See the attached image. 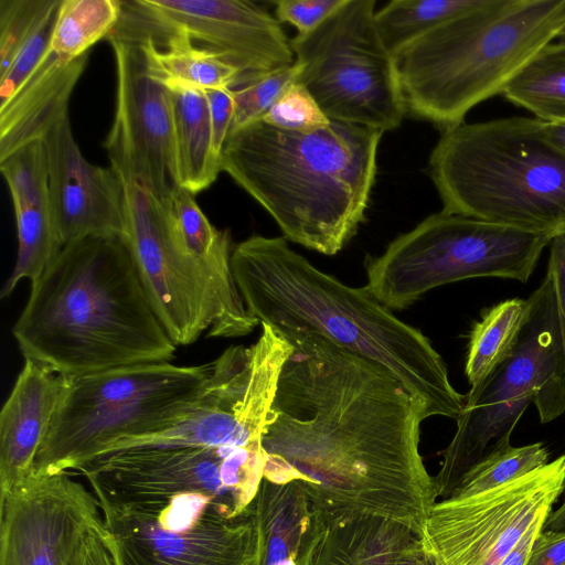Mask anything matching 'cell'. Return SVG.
Here are the masks:
<instances>
[{
  "label": "cell",
  "mask_w": 565,
  "mask_h": 565,
  "mask_svg": "<svg viewBox=\"0 0 565 565\" xmlns=\"http://www.w3.org/2000/svg\"><path fill=\"white\" fill-rule=\"evenodd\" d=\"M88 63V53L65 61L50 50L17 94L0 106V159L40 140L68 114L72 93Z\"/></svg>",
  "instance_id": "23"
},
{
  "label": "cell",
  "mask_w": 565,
  "mask_h": 565,
  "mask_svg": "<svg viewBox=\"0 0 565 565\" xmlns=\"http://www.w3.org/2000/svg\"><path fill=\"white\" fill-rule=\"evenodd\" d=\"M501 94L542 121L565 119V41L545 45Z\"/></svg>",
  "instance_id": "28"
},
{
  "label": "cell",
  "mask_w": 565,
  "mask_h": 565,
  "mask_svg": "<svg viewBox=\"0 0 565 565\" xmlns=\"http://www.w3.org/2000/svg\"><path fill=\"white\" fill-rule=\"evenodd\" d=\"M543 529L555 531L565 530V497L559 508L551 512Z\"/></svg>",
  "instance_id": "44"
},
{
  "label": "cell",
  "mask_w": 565,
  "mask_h": 565,
  "mask_svg": "<svg viewBox=\"0 0 565 565\" xmlns=\"http://www.w3.org/2000/svg\"><path fill=\"white\" fill-rule=\"evenodd\" d=\"M61 0H0V76Z\"/></svg>",
  "instance_id": "33"
},
{
  "label": "cell",
  "mask_w": 565,
  "mask_h": 565,
  "mask_svg": "<svg viewBox=\"0 0 565 565\" xmlns=\"http://www.w3.org/2000/svg\"><path fill=\"white\" fill-rule=\"evenodd\" d=\"M382 135L333 120L310 132L258 120L228 134L222 171L269 213L286 239L334 255L365 221Z\"/></svg>",
  "instance_id": "4"
},
{
  "label": "cell",
  "mask_w": 565,
  "mask_h": 565,
  "mask_svg": "<svg viewBox=\"0 0 565 565\" xmlns=\"http://www.w3.org/2000/svg\"><path fill=\"white\" fill-rule=\"evenodd\" d=\"M61 3L62 0L23 44L8 71L0 76V106L17 94L49 51Z\"/></svg>",
  "instance_id": "35"
},
{
  "label": "cell",
  "mask_w": 565,
  "mask_h": 565,
  "mask_svg": "<svg viewBox=\"0 0 565 565\" xmlns=\"http://www.w3.org/2000/svg\"><path fill=\"white\" fill-rule=\"evenodd\" d=\"M120 17V0H62L49 50L73 61L107 38Z\"/></svg>",
  "instance_id": "29"
},
{
  "label": "cell",
  "mask_w": 565,
  "mask_h": 565,
  "mask_svg": "<svg viewBox=\"0 0 565 565\" xmlns=\"http://www.w3.org/2000/svg\"><path fill=\"white\" fill-rule=\"evenodd\" d=\"M526 323L512 353L465 395L456 433L434 477L438 498H449L462 477L512 431L533 403L541 423L565 412V356L551 276L527 297Z\"/></svg>",
  "instance_id": "8"
},
{
  "label": "cell",
  "mask_w": 565,
  "mask_h": 565,
  "mask_svg": "<svg viewBox=\"0 0 565 565\" xmlns=\"http://www.w3.org/2000/svg\"><path fill=\"white\" fill-rule=\"evenodd\" d=\"M203 92L209 105L214 148L222 157V149L230 134L234 115L232 89L217 88Z\"/></svg>",
  "instance_id": "37"
},
{
  "label": "cell",
  "mask_w": 565,
  "mask_h": 565,
  "mask_svg": "<svg viewBox=\"0 0 565 565\" xmlns=\"http://www.w3.org/2000/svg\"><path fill=\"white\" fill-rule=\"evenodd\" d=\"M128 40L140 42L150 75L167 88H233L239 77L235 66L183 34Z\"/></svg>",
  "instance_id": "26"
},
{
  "label": "cell",
  "mask_w": 565,
  "mask_h": 565,
  "mask_svg": "<svg viewBox=\"0 0 565 565\" xmlns=\"http://www.w3.org/2000/svg\"><path fill=\"white\" fill-rule=\"evenodd\" d=\"M262 444L239 447L148 446L98 457L81 468L96 499L138 508L183 493L212 497L236 518L264 478Z\"/></svg>",
  "instance_id": "11"
},
{
  "label": "cell",
  "mask_w": 565,
  "mask_h": 565,
  "mask_svg": "<svg viewBox=\"0 0 565 565\" xmlns=\"http://www.w3.org/2000/svg\"><path fill=\"white\" fill-rule=\"evenodd\" d=\"M232 269L249 315L281 333L311 332L395 376L425 419H457L465 395L429 339L398 319L369 288L350 287L315 267L285 237L253 235L234 245Z\"/></svg>",
  "instance_id": "2"
},
{
  "label": "cell",
  "mask_w": 565,
  "mask_h": 565,
  "mask_svg": "<svg viewBox=\"0 0 565 565\" xmlns=\"http://www.w3.org/2000/svg\"><path fill=\"white\" fill-rule=\"evenodd\" d=\"M301 72L298 62L274 71L243 86L231 88L234 115L231 131L262 120Z\"/></svg>",
  "instance_id": "32"
},
{
  "label": "cell",
  "mask_w": 565,
  "mask_h": 565,
  "mask_svg": "<svg viewBox=\"0 0 565 565\" xmlns=\"http://www.w3.org/2000/svg\"><path fill=\"white\" fill-rule=\"evenodd\" d=\"M344 0H279L275 1V17L307 34L327 20Z\"/></svg>",
  "instance_id": "36"
},
{
  "label": "cell",
  "mask_w": 565,
  "mask_h": 565,
  "mask_svg": "<svg viewBox=\"0 0 565 565\" xmlns=\"http://www.w3.org/2000/svg\"><path fill=\"white\" fill-rule=\"evenodd\" d=\"M211 363H142L66 377L33 475L68 472L114 444L159 433L192 406Z\"/></svg>",
  "instance_id": "7"
},
{
  "label": "cell",
  "mask_w": 565,
  "mask_h": 565,
  "mask_svg": "<svg viewBox=\"0 0 565 565\" xmlns=\"http://www.w3.org/2000/svg\"><path fill=\"white\" fill-rule=\"evenodd\" d=\"M0 170L11 194L18 254L1 298L22 280L34 282L63 248L52 214L42 139L29 142L0 159Z\"/></svg>",
  "instance_id": "20"
},
{
  "label": "cell",
  "mask_w": 565,
  "mask_h": 565,
  "mask_svg": "<svg viewBox=\"0 0 565 565\" xmlns=\"http://www.w3.org/2000/svg\"><path fill=\"white\" fill-rule=\"evenodd\" d=\"M525 565H565V530H542Z\"/></svg>",
  "instance_id": "39"
},
{
  "label": "cell",
  "mask_w": 565,
  "mask_h": 565,
  "mask_svg": "<svg viewBox=\"0 0 565 565\" xmlns=\"http://www.w3.org/2000/svg\"><path fill=\"white\" fill-rule=\"evenodd\" d=\"M556 41H565V26L562 29V31L558 33Z\"/></svg>",
  "instance_id": "45"
},
{
  "label": "cell",
  "mask_w": 565,
  "mask_h": 565,
  "mask_svg": "<svg viewBox=\"0 0 565 565\" xmlns=\"http://www.w3.org/2000/svg\"><path fill=\"white\" fill-rule=\"evenodd\" d=\"M180 33L235 66L243 86L296 62L280 22L259 4L237 0L121 1L110 35L124 39Z\"/></svg>",
  "instance_id": "13"
},
{
  "label": "cell",
  "mask_w": 565,
  "mask_h": 565,
  "mask_svg": "<svg viewBox=\"0 0 565 565\" xmlns=\"http://www.w3.org/2000/svg\"><path fill=\"white\" fill-rule=\"evenodd\" d=\"M82 565H119L113 537L107 531H98Z\"/></svg>",
  "instance_id": "40"
},
{
  "label": "cell",
  "mask_w": 565,
  "mask_h": 565,
  "mask_svg": "<svg viewBox=\"0 0 565 565\" xmlns=\"http://www.w3.org/2000/svg\"><path fill=\"white\" fill-rule=\"evenodd\" d=\"M374 0H344L327 20L290 40L297 82L333 121L382 132L406 114L393 54L375 24Z\"/></svg>",
  "instance_id": "10"
},
{
  "label": "cell",
  "mask_w": 565,
  "mask_h": 565,
  "mask_svg": "<svg viewBox=\"0 0 565 565\" xmlns=\"http://www.w3.org/2000/svg\"><path fill=\"white\" fill-rule=\"evenodd\" d=\"M546 519L547 518L537 519L498 565H525L533 543L543 530Z\"/></svg>",
  "instance_id": "41"
},
{
  "label": "cell",
  "mask_w": 565,
  "mask_h": 565,
  "mask_svg": "<svg viewBox=\"0 0 565 565\" xmlns=\"http://www.w3.org/2000/svg\"><path fill=\"white\" fill-rule=\"evenodd\" d=\"M282 334L294 350L263 434L264 478L300 481L328 521L374 515L422 536L438 497L416 401L369 359L316 333Z\"/></svg>",
  "instance_id": "1"
},
{
  "label": "cell",
  "mask_w": 565,
  "mask_h": 565,
  "mask_svg": "<svg viewBox=\"0 0 565 565\" xmlns=\"http://www.w3.org/2000/svg\"><path fill=\"white\" fill-rule=\"evenodd\" d=\"M119 565H257L252 507L236 518L212 513L193 527L168 530L148 514L97 499Z\"/></svg>",
  "instance_id": "18"
},
{
  "label": "cell",
  "mask_w": 565,
  "mask_h": 565,
  "mask_svg": "<svg viewBox=\"0 0 565 565\" xmlns=\"http://www.w3.org/2000/svg\"><path fill=\"white\" fill-rule=\"evenodd\" d=\"M64 384L65 376L24 359L0 413V494L33 475Z\"/></svg>",
  "instance_id": "21"
},
{
  "label": "cell",
  "mask_w": 565,
  "mask_h": 565,
  "mask_svg": "<svg viewBox=\"0 0 565 565\" xmlns=\"http://www.w3.org/2000/svg\"><path fill=\"white\" fill-rule=\"evenodd\" d=\"M12 334L24 359L66 377L171 362L178 349L151 307L127 245L115 236L64 245L31 282Z\"/></svg>",
  "instance_id": "3"
},
{
  "label": "cell",
  "mask_w": 565,
  "mask_h": 565,
  "mask_svg": "<svg viewBox=\"0 0 565 565\" xmlns=\"http://www.w3.org/2000/svg\"><path fill=\"white\" fill-rule=\"evenodd\" d=\"M565 490V455L497 488L437 501L423 539L443 565H498Z\"/></svg>",
  "instance_id": "14"
},
{
  "label": "cell",
  "mask_w": 565,
  "mask_h": 565,
  "mask_svg": "<svg viewBox=\"0 0 565 565\" xmlns=\"http://www.w3.org/2000/svg\"><path fill=\"white\" fill-rule=\"evenodd\" d=\"M551 243L547 274L552 278L555 291L565 356V236H557Z\"/></svg>",
  "instance_id": "38"
},
{
  "label": "cell",
  "mask_w": 565,
  "mask_h": 565,
  "mask_svg": "<svg viewBox=\"0 0 565 565\" xmlns=\"http://www.w3.org/2000/svg\"><path fill=\"white\" fill-rule=\"evenodd\" d=\"M415 535L402 523L364 514L328 521L309 565H395Z\"/></svg>",
  "instance_id": "24"
},
{
  "label": "cell",
  "mask_w": 565,
  "mask_h": 565,
  "mask_svg": "<svg viewBox=\"0 0 565 565\" xmlns=\"http://www.w3.org/2000/svg\"><path fill=\"white\" fill-rule=\"evenodd\" d=\"M530 299L501 301L481 313L470 332L465 374L471 386L484 381L513 351L530 313Z\"/></svg>",
  "instance_id": "27"
},
{
  "label": "cell",
  "mask_w": 565,
  "mask_h": 565,
  "mask_svg": "<svg viewBox=\"0 0 565 565\" xmlns=\"http://www.w3.org/2000/svg\"><path fill=\"white\" fill-rule=\"evenodd\" d=\"M258 535L257 565H309L328 520L298 480L263 478L250 504Z\"/></svg>",
  "instance_id": "22"
},
{
  "label": "cell",
  "mask_w": 565,
  "mask_h": 565,
  "mask_svg": "<svg viewBox=\"0 0 565 565\" xmlns=\"http://www.w3.org/2000/svg\"><path fill=\"white\" fill-rule=\"evenodd\" d=\"M551 238L440 211L366 260V287L391 310L450 282L498 277L525 282Z\"/></svg>",
  "instance_id": "9"
},
{
  "label": "cell",
  "mask_w": 565,
  "mask_h": 565,
  "mask_svg": "<svg viewBox=\"0 0 565 565\" xmlns=\"http://www.w3.org/2000/svg\"><path fill=\"white\" fill-rule=\"evenodd\" d=\"M116 63V108L104 142L110 167L166 200L178 186L170 90L149 73L138 41L107 36Z\"/></svg>",
  "instance_id": "17"
},
{
  "label": "cell",
  "mask_w": 565,
  "mask_h": 565,
  "mask_svg": "<svg viewBox=\"0 0 565 565\" xmlns=\"http://www.w3.org/2000/svg\"><path fill=\"white\" fill-rule=\"evenodd\" d=\"M294 350L286 337L262 323L250 345H231L211 363L201 393L172 426L111 445L103 456L148 446H253L262 444L281 369Z\"/></svg>",
  "instance_id": "12"
},
{
  "label": "cell",
  "mask_w": 565,
  "mask_h": 565,
  "mask_svg": "<svg viewBox=\"0 0 565 565\" xmlns=\"http://www.w3.org/2000/svg\"><path fill=\"white\" fill-rule=\"evenodd\" d=\"M542 124L509 117L443 130L429 157L443 211L565 236V154Z\"/></svg>",
  "instance_id": "6"
},
{
  "label": "cell",
  "mask_w": 565,
  "mask_h": 565,
  "mask_svg": "<svg viewBox=\"0 0 565 565\" xmlns=\"http://www.w3.org/2000/svg\"><path fill=\"white\" fill-rule=\"evenodd\" d=\"M395 565H443V563L423 537L415 536L402 551Z\"/></svg>",
  "instance_id": "42"
},
{
  "label": "cell",
  "mask_w": 565,
  "mask_h": 565,
  "mask_svg": "<svg viewBox=\"0 0 565 565\" xmlns=\"http://www.w3.org/2000/svg\"><path fill=\"white\" fill-rule=\"evenodd\" d=\"M548 456L542 443L521 447L499 444L462 477L450 497H467L513 481L546 465Z\"/></svg>",
  "instance_id": "31"
},
{
  "label": "cell",
  "mask_w": 565,
  "mask_h": 565,
  "mask_svg": "<svg viewBox=\"0 0 565 565\" xmlns=\"http://www.w3.org/2000/svg\"><path fill=\"white\" fill-rule=\"evenodd\" d=\"M49 195L63 246L89 236L124 237L125 195L113 167L86 160L73 134L70 113L43 136Z\"/></svg>",
  "instance_id": "19"
},
{
  "label": "cell",
  "mask_w": 565,
  "mask_h": 565,
  "mask_svg": "<svg viewBox=\"0 0 565 565\" xmlns=\"http://www.w3.org/2000/svg\"><path fill=\"white\" fill-rule=\"evenodd\" d=\"M102 522L71 473L31 475L0 494V565H79Z\"/></svg>",
  "instance_id": "16"
},
{
  "label": "cell",
  "mask_w": 565,
  "mask_h": 565,
  "mask_svg": "<svg viewBox=\"0 0 565 565\" xmlns=\"http://www.w3.org/2000/svg\"><path fill=\"white\" fill-rule=\"evenodd\" d=\"M117 173L125 195L122 241L168 335L177 347L189 345L207 332L214 321L213 302L203 271L177 239L163 200L132 175Z\"/></svg>",
  "instance_id": "15"
},
{
  "label": "cell",
  "mask_w": 565,
  "mask_h": 565,
  "mask_svg": "<svg viewBox=\"0 0 565 565\" xmlns=\"http://www.w3.org/2000/svg\"><path fill=\"white\" fill-rule=\"evenodd\" d=\"M565 26V0H484L396 51L406 114L443 130L463 122Z\"/></svg>",
  "instance_id": "5"
},
{
  "label": "cell",
  "mask_w": 565,
  "mask_h": 565,
  "mask_svg": "<svg viewBox=\"0 0 565 565\" xmlns=\"http://www.w3.org/2000/svg\"><path fill=\"white\" fill-rule=\"evenodd\" d=\"M484 0H393L375 11L379 34L394 54L443 22L479 7Z\"/></svg>",
  "instance_id": "30"
},
{
  "label": "cell",
  "mask_w": 565,
  "mask_h": 565,
  "mask_svg": "<svg viewBox=\"0 0 565 565\" xmlns=\"http://www.w3.org/2000/svg\"><path fill=\"white\" fill-rule=\"evenodd\" d=\"M542 135L550 146L565 154V119L553 122L543 121Z\"/></svg>",
  "instance_id": "43"
},
{
  "label": "cell",
  "mask_w": 565,
  "mask_h": 565,
  "mask_svg": "<svg viewBox=\"0 0 565 565\" xmlns=\"http://www.w3.org/2000/svg\"><path fill=\"white\" fill-rule=\"evenodd\" d=\"M289 131L310 132L327 127L324 115L310 92L299 82L291 84L262 119Z\"/></svg>",
  "instance_id": "34"
},
{
  "label": "cell",
  "mask_w": 565,
  "mask_h": 565,
  "mask_svg": "<svg viewBox=\"0 0 565 565\" xmlns=\"http://www.w3.org/2000/svg\"><path fill=\"white\" fill-rule=\"evenodd\" d=\"M172 100L173 145L179 186L196 194L222 171L215 151L206 96L190 87L168 88Z\"/></svg>",
  "instance_id": "25"
}]
</instances>
